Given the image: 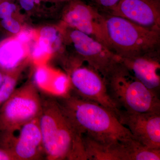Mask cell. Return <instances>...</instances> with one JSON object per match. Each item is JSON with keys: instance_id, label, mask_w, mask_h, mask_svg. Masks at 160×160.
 Listing matches in <instances>:
<instances>
[{"instance_id": "e0dca14e", "label": "cell", "mask_w": 160, "mask_h": 160, "mask_svg": "<svg viewBox=\"0 0 160 160\" xmlns=\"http://www.w3.org/2000/svg\"><path fill=\"white\" fill-rule=\"evenodd\" d=\"M27 22L16 0L0 1V32L9 37L27 28Z\"/></svg>"}, {"instance_id": "7402d4cb", "label": "cell", "mask_w": 160, "mask_h": 160, "mask_svg": "<svg viewBox=\"0 0 160 160\" xmlns=\"http://www.w3.org/2000/svg\"><path fill=\"white\" fill-rule=\"evenodd\" d=\"M0 1H1V0H0Z\"/></svg>"}, {"instance_id": "277c9868", "label": "cell", "mask_w": 160, "mask_h": 160, "mask_svg": "<svg viewBox=\"0 0 160 160\" xmlns=\"http://www.w3.org/2000/svg\"><path fill=\"white\" fill-rule=\"evenodd\" d=\"M105 26L110 49L120 57L156 53L160 31L114 15L105 17Z\"/></svg>"}, {"instance_id": "9c48e42d", "label": "cell", "mask_w": 160, "mask_h": 160, "mask_svg": "<svg viewBox=\"0 0 160 160\" xmlns=\"http://www.w3.org/2000/svg\"><path fill=\"white\" fill-rule=\"evenodd\" d=\"M77 65L72 67L69 74L71 91L83 98L102 105L115 114L120 109L109 97L102 76L89 66Z\"/></svg>"}, {"instance_id": "9a60e30c", "label": "cell", "mask_w": 160, "mask_h": 160, "mask_svg": "<svg viewBox=\"0 0 160 160\" xmlns=\"http://www.w3.org/2000/svg\"><path fill=\"white\" fill-rule=\"evenodd\" d=\"M31 44L17 36L9 37L0 42V70L3 73L14 70L27 62Z\"/></svg>"}, {"instance_id": "7a4b0ae2", "label": "cell", "mask_w": 160, "mask_h": 160, "mask_svg": "<svg viewBox=\"0 0 160 160\" xmlns=\"http://www.w3.org/2000/svg\"><path fill=\"white\" fill-rule=\"evenodd\" d=\"M38 117L44 153L50 160H87L82 138L56 97L42 95Z\"/></svg>"}, {"instance_id": "5bb4252c", "label": "cell", "mask_w": 160, "mask_h": 160, "mask_svg": "<svg viewBox=\"0 0 160 160\" xmlns=\"http://www.w3.org/2000/svg\"><path fill=\"white\" fill-rule=\"evenodd\" d=\"M65 42L63 29L52 25L43 26L32 43L29 56L39 60L54 54L62 49Z\"/></svg>"}, {"instance_id": "7c38bea8", "label": "cell", "mask_w": 160, "mask_h": 160, "mask_svg": "<svg viewBox=\"0 0 160 160\" xmlns=\"http://www.w3.org/2000/svg\"><path fill=\"white\" fill-rule=\"evenodd\" d=\"M110 11L112 15L124 18L140 26L160 31L158 0H121Z\"/></svg>"}, {"instance_id": "d6986e66", "label": "cell", "mask_w": 160, "mask_h": 160, "mask_svg": "<svg viewBox=\"0 0 160 160\" xmlns=\"http://www.w3.org/2000/svg\"><path fill=\"white\" fill-rule=\"evenodd\" d=\"M121 0H95L99 6L105 9L111 10Z\"/></svg>"}, {"instance_id": "ac0fdd59", "label": "cell", "mask_w": 160, "mask_h": 160, "mask_svg": "<svg viewBox=\"0 0 160 160\" xmlns=\"http://www.w3.org/2000/svg\"><path fill=\"white\" fill-rule=\"evenodd\" d=\"M26 65L27 63L12 71L4 73L2 82L0 86V107L15 90L19 78Z\"/></svg>"}, {"instance_id": "30bf717a", "label": "cell", "mask_w": 160, "mask_h": 160, "mask_svg": "<svg viewBox=\"0 0 160 160\" xmlns=\"http://www.w3.org/2000/svg\"><path fill=\"white\" fill-rule=\"evenodd\" d=\"M87 160H160V149H149L131 139L104 146L82 138Z\"/></svg>"}, {"instance_id": "ba28073f", "label": "cell", "mask_w": 160, "mask_h": 160, "mask_svg": "<svg viewBox=\"0 0 160 160\" xmlns=\"http://www.w3.org/2000/svg\"><path fill=\"white\" fill-rule=\"evenodd\" d=\"M0 148L10 152L15 160L41 159L44 151L38 118L12 132H0Z\"/></svg>"}, {"instance_id": "4fadbf2b", "label": "cell", "mask_w": 160, "mask_h": 160, "mask_svg": "<svg viewBox=\"0 0 160 160\" xmlns=\"http://www.w3.org/2000/svg\"><path fill=\"white\" fill-rule=\"evenodd\" d=\"M119 60L144 86L156 94L159 95L160 65L156 53L131 58L119 57Z\"/></svg>"}, {"instance_id": "6da1fadb", "label": "cell", "mask_w": 160, "mask_h": 160, "mask_svg": "<svg viewBox=\"0 0 160 160\" xmlns=\"http://www.w3.org/2000/svg\"><path fill=\"white\" fill-rule=\"evenodd\" d=\"M56 98L82 138L104 146L134 139L114 112L102 105L83 98L71 90Z\"/></svg>"}, {"instance_id": "2e32d148", "label": "cell", "mask_w": 160, "mask_h": 160, "mask_svg": "<svg viewBox=\"0 0 160 160\" xmlns=\"http://www.w3.org/2000/svg\"><path fill=\"white\" fill-rule=\"evenodd\" d=\"M27 23L50 21L61 14L66 3L71 0H16Z\"/></svg>"}, {"instance_id": "3957f363", "label": "cell", "mask_w": 160, "mask_h": 160, "mask_svg": "<svg viewBox=\"0 0 160 160\" xmlns=\"http://www.w3.org/2000/svg\"><path fill=\"white\" fill-rule=\"evenodd\" d=\"M109 97L119 109L160 112L159 97L138 81L119 61L104 76Z\"/></svg>"}, {"instance_id": "8fae6325", "label": "cell", "mask_w": 160, "mask_h": 160, "mask_svg": "<svg viewBox=\"0 0 160 160\" xmlns=\"http://www.w3.org/2000/svg\"><path fill=\"white\" fill-rule=\"evenodd\" d=\"M138 142L152 149H160V112H136L120 109L115 113Z\"/></svg>"}, {"instance_id": "ffe728a7", "label": "cell", "mask_w": 160, "mask_h": 160, "mask_svg": "<svg viewBox=\"0 0 160 160\" xmlns=\"http://www.w3.org/2000/svg\"><path fill=\"white\" fill-rule=\"evenodd\" d=\"M0 160H15L12 155L7 150L0 148Z\"/></svg>"}, {"instance_id": "8992f818", "label": "cell", "mask_w": 160, "mask_h": 160, "mask_svg": "<svg viewBox=\"0 0 160 160\" xmlns=\"http://www.w3.org/2000/svg\"><path fill=\"white\" fill-rule=\"evenodd\" d=\"M63 25L65 39L71 44L80 59L102 76L119 61V57L101 42L82 32Z\"/></svg>"}, {"instance_id": "52a82bcc", "label": "cell", "mask_w": 160, "mask_h": 160, "mask_svg": "<svg viewBox=\"0 0 160 160\" xmlns=\"http://www.w3.org/2000/svg\"><path fill=\"white\" fill-rule=\"evenodd\" d=\"M61 17L65 26L88 35L111 49L105 29V17L93 7L81 0H71L64 6Z\"/></svg>"}, {"instance_id": "44dd1931", "label": "cell", "mask_w": 160, "mask_h": 160, "mask_svg": "<svg viewBox=\"0 0 160 160\" xmlns=\"http://www.w3.org/2000/svg\"><path fill=\"white\" fill-rule=\"evenodd\" d=\"M4 76V73L1 70H0V86H1L2 82Z\"/></svg>"}, {"instance_id": "5b68a950", "label": "cell", "mask_w": 160, "mask_h": 160, "mask_svg": "<svg viewBox=\"0 0 160 160\" xmlns=\"http://www.w3.org/2000/svg\"><path fill=\"white\" fill-rule=\"evenodd\" d=\"M42 109L38 86L29 81L13 93L0 107V132H12L38 118Z\"/></svg>"}]
</instances>
